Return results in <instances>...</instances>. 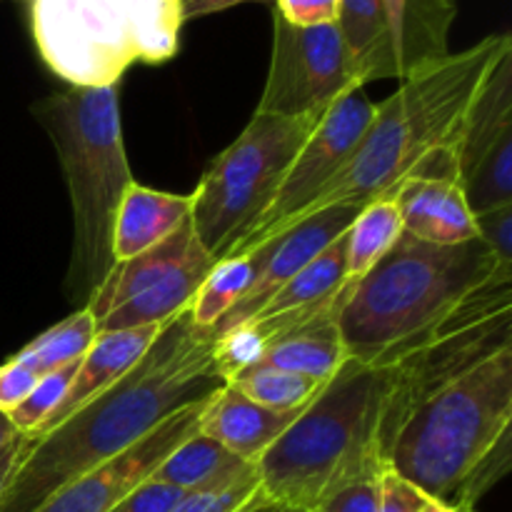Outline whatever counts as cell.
I'll use <instances>...</instances> for the list:
<instances>
[{"label": "cell", "instance_id": "cell-1", "mask_svg": "<svg viewBox=\"0 0 512 512\" xmlns=\"http://www.w3.org/2000/svg\"><path fill=\"white\" fill-rule=\"evenodd\" d=\"M213 343L210 330L190 320V310L170 320L118 383L48 433L28 435L23 458L0 495V512H35L65 485L145 438L165 418L213 398L225 385L215 368Z\"/></svg>", "mask_w": 512, "mask_h": 512}, {"label": "cell", "instance_id": "cell-2", "mask_svg": "<svg viewBox=\"0 0 512 512\" xmlns=\"http://www.w3.org/2000/svg\"><path fill=\"white\" fill-rule=\"evenodd\" d=\"M512 48L508 33L488 35L473 48L400 80L393 95L375 103L373 120L343 173L300 218L328 205H368L395 195L438 155L453 153L460 128L490 70ZM298 218V220H300Z\"/></svg>", "mask_w": 512, "mask_h": 512}, {"label": "cell", "instance_id": "cell-3", "mask_svg": "<svg viewBox=\"0 0 512 512\" xmlns=\"http://www.w3.org/2000/svg\"><path fill=\"white\" fill-rule=\"evenodd\" d=\"M512 348L500 350L410 413L388 465L428 498L475 512L510 470Z\"/></svg>", "mask_w": 512, "mask_h": 512}, {"label": "cell", "instance_id": "cell-4", "mask_svg": "<svg viewBox=\"0 0 512 512\" xmlns=\"http://www.w3.org/2000/svg\"><path fill=\"white\" fill-rule=\"evenodd\" d=\"M500 270L512 265L500 263L480 238L430 245L403 233L378 265L350 283L338 318L348 358L393 363Z\"/></svg>", "mask_w": 512, "mask_h": 512}, {"label": "cell", "instance_id": "cell-5", "mask_svg": "<svg viewBox=\"0 0 512 512\" xmlns=\"http://www.w3.org/2000/svg\"><path fill=\"white\" fill-rule=\"evenodd\" d=\"M385 365L348 358L318 398L255 463L260 495L313 512L345 485L378 478L383 453Z\"/></svg>", "mask_w": 512, "mask_h": 512}, {"label": "cell", "instance_id": "cell-6", "mask_svg": "<svg viewBox=\"0 0 512 512\" xmlns=\"http://www.w3.org/2000/svg\"><path fill=\"white\" fill-rule=\"evenodd\" d=\"M35 118L50 135L73 208L65 293L85 308L108 278L113 260V225L125 190L133 183L120 128L118 85L73 88L33 105Z\"/></svg>", "mask_w": 512, "mask_h": 512}, {"label": "cell", "instance_id": "cell-7", "mask_svg": "<svg viewBox=\"0 0 512 512\" xmlns=\"http://www.w3.org/2000/svg\"><path fill=\"white\" fill-rule=\"evenodd\" d=\"M318 120L253 113L243 133L208 165L190 195V223L215 263L263 218Z\"/></svg>", "mask_w": 512, "mask_h": 512}, {"label": "cell", "instance_id": "cell-8", "mask_svg": "<svg viewBox=\"0 0 512 512\" xmlns=\"http://www.w3.org/2000/svg\"><path fill=\"white\" fill-rule=\"evenodd\" d=\"M512 348V270H500L403 355L385 363L383 453L418 405L500 350Z\"/></svg>", "mask_w": 512, "mask_h": 512}, {"label": "cell", "instance_id": "cell-9", "mask_svg": "<svg viewBox=\"0 0 512 512\" xmlns=\"http://www.w3.org/2000/svg\"><path fill=\"white\" fill-rule=\"evenodd\" d=\"M45 65L73 88H113L138 60L125 0H33Z\"/></svg>", "mask_w": 512, "mask_h": 512}, {"label": "cell", "instance_id": "cell-10", "mask_svg": "<svg viewBox=\"0 0 512 512\" xmlns=\"http://www.w3.org/2000/svg\"><path fill=\"white\" fill-rule=\"evenodd\" d=\"M373 113L375 103L365 95L363 88L348 90L343 98L335 100L320 115L313 133L308 135L303 148L290 163L288 173H285L283 183L270 200L263 218L230 250L228 258L250 255L260 245L283 233L288 225H293L323 195V190L343 173L348 160L358 150L370 120H373Z\"/></svg>", "mask_w": 512, "mask_h": 512}, {"label": "cell", "instance_id": "cell-11", "mask_svg": "<svg viewBox=\"0 0 512 512\" xmlns=\"http://www.w3.org/2000/svg\"><path fill=\"white\" fill-rule=\"evenodd\" d=\"M363 88L338 25H290L273 10V55L255 113L320 118L348 90Z\"/></svg>", "mask_w": 512, "mask_h": 512}, {"label": "cell", "instance_id": "cell-12", "mask_svg": "<svg viewBox=\"0 0 512 512\" xmlns=\"http://www.w3.org/2000/svg\"><path fill=\"white\" fill-rule=\"evenodd\" d=\"M205 403L188 405L165 418L145 438L65 485L35 512H108L115 508L120 500L138 490L145 480H150L153 470L198 430Z\"/></svg>", "mask_w": 512, "mask_h": 512}, {"label": "cell", "instance_id": "cell-13", "mask_svg": "<svg viewBox=\"0 0 512 512\" xmlns=\"http://www.w3.org/2000/svg\"><path fill=\"white\" fill-rule=\"evenodd\" d=\"M360 213V205L340 203L328 205L323 210L305 215L295 220L293 225L275 235L273 240L260 245L258 250L248 255L253 263L250 285L243 298L235 303V308L210 330L213 340L223 335L225 330L235 328L240 323H248L263 310V305L288 283L293 275H298L310 260L318 258L328 245H333L340 235L348 233L355 215Z\"/></svg>", "mask_w": 512, "mask_h": 512}, {"label": "cell", "instance_id": "cell-14", "mask_svg": "<svg viewBox=\"0 0 512 512\" xmlns=\"http://www.w3.org/2000/svg\"><path fill=\"white\" fill-rule=\"evenodd\" d=\"M390 68L395 80L438 63L450 55L448 35L455 23V0H380Z\"/></svg>", "mask_w": 512, "mask_h": 512}, {"label": "cell", "instance_id": "cell-15", "mask_svg": "<svg viewBox=\"0 0 512 512\" xmlns=\"http://www.w3.org/2000/svg\"><path fill=\"white\" fill-rule=\"evenodd\" d=\"M308 408V405H305ZM298 410H273L253 403L230 388L228 383L205 403L198 420V433L213 438L225 450L245 463H258L265 450L293 425V420L303 413Z\"/></svg>", "mask_w": 512, "mask_h": 512}, {"label": "cell", "instance_id": "cell-16", "mask_svg": "<svg viewBox=\"0 0 512 512\" xmlns=\"http://www.w3.org/2000/svg\"><path fill=\"white\" fill-rule=\"evenodd\" d=\"M395 200L403 233L420 243L460 245L478 238L475 215L455 180L415 175L395 190Z\"/></svg>", "mask_w": 512, "mask_h": 512}, {"label": "cell", "instance_id": "cell-17", "mask_svg": "<svg viewBox=\"0 0 512 512\" xmlns=\"http://www.w3.org/2000/svg\"><path fill=\"white\" fill-rule=\"evenodd\" d=\"M163 328H158V325H145V328L108 330V333L95 335L88 353L80 358L78 370H75L73 383H70L65 400L60 403V408L40 425V430L35 435L48 433L50 428L63 423L70 413H75L80 405H85L88 400H93L95 395L108 390L113 383H118V380L123 378L133 365H138V360L148 353V348L155 343V338H158V333Z\"/></svg>", "mask_w": 512, "mask_h": 512}, {"label": "cell", "instance_id": "cell-18", "mask_svg": "<svg viewBox=\"0 0 512 512\" xmlns=\"http://www.w3.org/2000/svg\"><path fill=\"white\" fill-rule=\"evenodd\" d=\"M208 253V250L200 245L198 235H195L193 223H185L183 228L175 230L168 240H163L155 248L145 250V253L135 255L130 260H120L110 268L108 278L103 280L98 290L93 293V298L88 300L85 308L90 310V315L98 323L103 315H108L110 310L120 308V305L130 303L138 295L148 293L150 288H155L158 283H163L168 275H173L175 270L183 268L188 260H193L195 255Z\"/></svg>", "mask_w": 512, "mask_h": 512}, {"label": "cell", "instance_id": "cell-19", "mask_svg": "<svg viewBox=\"0 0 512 512\" xmlns=\"http://www.w3.org/2000/svg\"><path fill=\"white\" fill-rule=\"evenodd\" d=\"M193 213L190 195L163 193L130 183L118 205L113 225V260H130L168 240Z\"/></svg>", "mask_w": 512, "mask_h": 512}, {"label": "cell", "instance_id": "cell-20", "mask_svg": "<svg viewBox=\"0 0 512 512\" xmlns=\"http://www.w3.org/2000/svg\"><path fill=\"white\" fill-rule=\"evenodd\" d=\"M340 308H330L315 318L303 320L293 328L275 335L260 358L258 365L288 370V373L303 375V378L328 383L340 365L348 360V350L340 335Z\"/></svg>", "mask_w": 512, "mask_h": 512}, {"label": "cell", "instance_id": "cell-21", "mask_svg": "<svg viewBox=\"0 0 512 512\" xmlns=\"http://www.w3.org/2000/svg\"><path fill=\"white\" fill-rule=\"evenodd\" d=\"M512 135V48L495 63L485 83L480 85L473 105L460 128L453 150L455 180L465 178L480 158L490 153L500 140Z\"/></svg>", "mask_w": 512, "mask_h": 512}, {"label": "cell", "instance_id": "cell-22", "mask_svg": "<svg viewBox=\"0 0 512 512\" xmlns=\"http://www.w3.org/2000/svg\"><path fill=\"white\" fill-rule=\"evenodd\" d=\"M253 475H258L253 463L235 458L223 445L195 430L153 470L150 480L190 495L225 490Z\"/></svg>", "mask_w": 512, "mask_h": 512}, {"label": "cell", "instance_id": "cell-23", "mask_svg": "<svg viewBox=\"0 0 512 512\" xmlns=\"http://www.w3.org/2000/svg\"><path fill=\"white\" fill-rule=\"evenodd\" d=\"M338 30L360 85L393 78L380 0H340Z\"/></svg>", "mask_w": 512, "mask_h": 512}, {"label": "cell", "instance_id": "cell-24", "mask_svg": "<svg viewBox=\"0 0 512 512\" xmlns=\"http://www.w3.org/2000/svg\"><path fill=\"white\" fill-rule=\"evenodd\" d=\"M345 288H348V278H345V235H340L318 258L310 260L298 275H293L263 305V310L253 320L273 318V315L295 313V310L323 305L328 300L338 298Z\"/></svg>", "mask_w": 512, "mask_h": 512}, {"label": "cell", "instance_id": "cell-25", "mask_svg": "<svg viewBox=\"0 0 512 512\" xmlns=\"http://www.w3.org/2000/svg\"><path fill=\"white\" fill-rule=\"evenodd\" d=\"M403 235L398 200L395 195L363 205L353 225L345 233V278L348 283L363 278Z\"/></svg>", "mask_w": 512, "mask_h": 512}, {"label": "cell", "instance_id": "cell-26", "mask_svg": "<svg viewBox=\"0 0 512 512\" xmlns=\"http://www.w3.org/2000/svg\"><path fill=\"white\" fill-rule=\"evenodd\" d=\"M95 335H98V330H95V318L90 315V310L78 308L68 318L60 320L58 325L30 340L13 358L28 365L40 378V375L53 373V370L65 368V365L80 363V358L93 345Z\"/></svg>", "mask_w": 512, "mask_h": 512}, {"label": "cell", "instance_id": "cell-27", "mask_svg": "<svg viewBox=\"0 0 512 512\" xmlns=\"http://www.w3.org/2000/svg\"><path fill=\"white\" fill-rule=\"evenodd\" d=\"M250 273H253V263L248 255L218 260L190 300V320L198 328L213 330L243 298L250 285Z\"/></svg>", "mask_w": 512, "mask_h": 512}, {"label": "cell", "instance_id": "cell-28", "mask_svg": "<svg viewBox=\"0 0 512 512\" xmlns=\"http://www.w3.org/2000/svg\"><path fill=\"white\" fill-rule=\"evenodd\" d=\"M138 60L163 63L178 53L180 0H125Z\"/></svg>", "mask_w": 512, "mask_h": 512}, {"label": "cell", "instance_id": "cell-29", "mask_svg": "<svg viewBox=\"0 0 512 512\" xmlns=\"http://www.w3.org/2000/svg\"><path fill=\"white\" fill-rule=\"evenodd\" d=\"M228 385L265 408L298 410L313 403L328 383H318V380L270 368V365H253L245 373L228 380Z\"/></svg>", "mask_w": 512, "mask_h": 512}, {"label": "cell", "instance_id": "cell-30", "mask_svg": "<svg viewBox=\"0 0 512 512\" xmlns=\"http://www.w3.org/2000/svg\"><path fill=\"white\" fill-rule=\"evenodd\" d=\"M75 370H78V363L65 365V368L53 370V373L40 375L28 398H25L18 408L10 410L8 418L20 435L38 433L40 425L60 408V403H63L65 395H68L70 383H73Z\"/></svg>", "mask_w": 512, "mask_h": 512}, {"label": "cell", "instance_id": "cell-31", "mask_svg": "<svg viewBox=\"0 0 512 512\" xmlns=\"http://www.w3.org/2000/svg\"><path fill=\"white\" fill-rule=\"evenodd\" d=\"M260 495V478L243 480L225 490H210V493H190L180 500L170 512H238L253 498Z\"/></svg>", "mask_w": 512, "mask_h": 512}, {"label": "cell", "instance_id": "cell-32", "mask_svg": "<svg viewBox=\"0 0 512 512\" xmlns=\"http://www.w3.org/2000/svg\"><path fill=\"white\" fill-rule=\"evenodd\" d=\"M478 238L488 245L500 263L512 265V203L475 215Z\"/></svg>", "mask_w": 512, "mask_h": 512}, {"label": "cell", "instance_id": "cell-33", "mask_svg": "<svg viewBox=\"0 0 512 512\" xmlns=\"http://www.w3.org/2000/svg\"><path fill=\"white\" fill-rule=\"evenodd\" d=\"M313 512H380V475L345 485Z\"/></svg>", "mask_w": 512, "mask_h": 512}, {"label": "cell", "instance_id": "cell-34", "mask_svg": "<svg viewBox=\"0 0 512 512\" xmlns=\"http://www.w3.org/2000/svg\"><path fill=\"white\" fill-rule=\"evenodd\" d=\"M425 500L428 495L423 490L385 465L380 473V512H420Z\"/></svg>", "mask_w": 512, "mask_h": 512}, {"label": "cell", "instance_id": "cell-35", "mask_svg": "<svg viewBox=\"0 0 512 512\" xmlns=\"http://www.w3.org/2000/svg\"><path fill=\"white\" fill-rule=\"evenodd\" d=\"M275 10L298 28L338 23L340 0H275Z\"/></svg>", "mask_w": 512, "mask_h": 512}, {"label": "cell", "instance_id": "cell-36", "mask_svg": "<svg viewBox=\"0 0 512 512\" xmlns=\"http://www.w3.org/2000/svg\"><path fill=\"white\" fill-rule=\"evenodd\" d=\"M183 498L185 493H180V490L145 480L138 490H133L128 498L120 500L108 512H170Z\"/></svg>", "mask_w": 512, "mask_h": 512}, {"label": "cell", "instance_id": "cell-37", "mask_svg": "<svg viewBox=\"0 0 512 512\" xmlns=\"http://www.w3.org/2000/svg\"><path fill=\"white\" fill-rule=\"evenodd\" d=\"M35 383H38V375L18 358H10L8 363L0 365V413L8 415L10 410L18 408L35 388Z\"/></svg>", "mask_w": 512, "mask_h": 512}, {"label": "cell", "instance_id": "cell-38", "mask_svg": "<svg viewBox=\"0 0 512 512\" xmlns=\"http://www.w3.org/2000/svg\"><path fill=\"white\" fill-rule=\"evenodd\" d=\"M240 3H273V0H180V18L193 20L203 18V15L220 13V10L235 8Z\"/></svg>", "mask_w": 512, "mask_h": 512}, {"label": "cell", "instance_id": "cell-39", "mask_svg": "<svg viewBox=\"0 0 512 512\" xmlns=\"http://www.w3.org/2000/svg\"><path fill=\"white\" fill-rule=\"evenodd\" d=\"M25 445H28V435H18V438H15L13 443H10L8 448L0 453V495H3L5 485H8V480H10V475H13L15 468H18L20 458H23Z\"/></svg>", "mask_w": 512, "mask_h": 512}, {"label": "cell", "instance_id": "cell-40", "mask_svg": "<svg viewBox=\"0 0 512 512\" xmlns=\"http://www.w3.org/2000/svg\"><path fill=\"white\" fill-rule=\"evenodd\" d=\"M238 512H305V510L290 508V505H283V503H273V500H265L263 495H258V498L250 500V503Z\"/></svg>", "mask_w": 512, "mask_h": 512}, {"label": "cell", "instance_id": "cell-41", "mask_svg": "<svg viewBox=\"0 0 512 512\" xmlns=\"http://www.w3.org/2000/svg\"><path fill=\"white\" fill-rule=\"evenodd\" d=\"M18 430H15V425L10 423V418L5 413H0V453H3L5 448H8L10 443H13L15 438H18Z\"/></svg>", "mask_w": 512, "mask_h": 512}, {"label": "cell", "instance_id": "cell-42", "mask_svg": "<svg viewBox=\"0 0 512 512\" xmlns=\"http://www.w3.org/2000/svg\"><path fill=\"white\" fill-rule=\"evenodd\" d=\"M420 512H463V510L453 508V505H448V503H440V500L428 498V500H425L423 510H420Z\"/></svg>", "mask_w": 512, "mask_h": 512}]
</instances>
